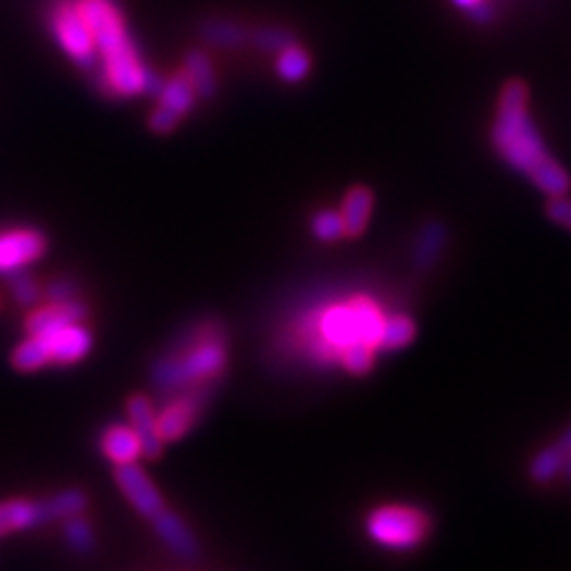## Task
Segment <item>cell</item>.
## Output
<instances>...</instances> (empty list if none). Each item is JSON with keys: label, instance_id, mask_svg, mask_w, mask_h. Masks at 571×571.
<instances>
[{"label": "cell", "instance_id": "4", "mask_svg": "<svg viewBox=\"0 0 571 571\" xmlns=\"http://www.w3.org/2000/svg\"><path fill=\"white\" fill-rule=\"evenodd\" d=\"M384 320L386 316L381 314L378 305H374L372 300H350L324 312L322 336L328 346H334L338 352L352 346V343H370V346L378 348V336Z\"/></svg>", "mask_w": 571, "mask_h": 571}, {"label": "cell", "instance_id": "9", "mask_svg": "<svg viewBox=\"0 0 571 571\" xmlns=\"http://www.w3.org/2000/svg\"><path fill=\"white\" fill-rule=\"evenodd\" d=\"M114 484L120 486L124 498L132 502L134 510L146 519H152L167 507L160 488L152 484L148 474L136 462L114 464Z\"/></svg>", "mask_w": 571, "mask_h": 571}, {"label": "cell", "instance_id": "31", "mask_svg": "<svg viewBox=\"0 0 571 571\" xmlns=\"http://www.w3.org/2000/svg\"><path fill=\"white\" fill-rule=\"evenodd\" d=\"M76 296H79V284H76L72 276L50 278L48 286L44 288V298L48 302H65V300H74Z\"/></svg>", "mask_w": 571, "mask_h": 571}, {"label": "cell", "instance_id": "17", "mask_svg": "<svg viewBox=\"0 0 571 571\" xmlns=\"http://www.w3.org/2000/svg\"><path fill=\"white\" fill-rule=\"evenodd\" d=\"M374 210V194L372 188L367 186H352L346 198H343L340 214H343V224H346V236L348 238H358L364 234L367 224H370Z\"/></svg>", "mask_w": 571, "mask_h": 571}, {"label": "cell", "instance_id": "7", "mask_svg": "<svg viewBox=\"0 0 571 571\" xmlns=\"http://www.w3.org/2000/svg\"><path fill=\"white\" fill-rule=\"evenodd\" d=\"M196 98L198 96L194 91V86H190L188 76L184 74V70L179 74H174L172 79H164L160 94H158V105L152 108L150 117H148V129L160 136L172 134L186 114L194 110Z\"/></svg>", "mask_w": 571, "mask_h": 571}, {"label": "cell", "instance_id": "13", "mask_svg": "<svg viewBox=\"0 0 571 571\" xmlns=\"http://www.w3.org/2000/svg\"><path fill=\"white\" fill-rule=\"evenodd\" d=\"M150 524L156 529V536L164 543V548L174 553L176 557L190 562L200 555V543L196 538V533L188 529V524L174 510L164 507L160 514L150 519Z\"/></svg>", "mask_w": 571, "mask_h": 571}, {"label": "cell", "instance_id": "26", "mask_svg": "<svg viewBox=\"0 0 571 571\" xmlns=\"http://www.w3.org/2000/svg\"><path fill=\"white\" fill-rule=\"evenodd\" d=\"M5 278H8V284H10V294H12V298H15V302L20 305V308H36L38 300L44 298L41 284H38L27 270L12 272Z\"/></svg>", "mask_w": 571, "mask_h": 571}, {"label": "cell", "instance_id": "11", "mask_svg": "<svg viewBox=\"0 0 571 571\" xmlns=\"http://www.w3.org/2000/svg\"><path fill=\"white\" fill-rule=\"evenodd\" d=\"M126 417H129V426L141 440V452L146 460H158L164 450V440L158 431V412L152 408V400L144 393H136V396L126 400Z\"/></svg>", "mask_w": 571, "mask_h": 571}, {"label": "cell", "instance_id": "8", "mask_svg": "<svg viewBox=\"0 0 571 571\" xmlns=\"http://www.w3.org/2000/svg\"><path fill=\"white\" fill-rule=\"evenodd\" d=\"M48 240L38 228L17 226L0 232V276L27 270L29 264L46 256Z\"/></svg>", "mask_w": 571, "mask_h": 571}, {"label": "cell", "instance_id": "25", "mask_svg": "<svg viewBox=\"0 0 571 571\" xmlns=\"http://www.w3.org/2000/svg\"><path fill=\"white\" fill-rule=\"evenodd\" d=\"M62 538H65L70 548L79 555H91L96 548L94 526L84 514H72L62 519Z\"/></svg>", "mask_w": 571, "mask_h": 571}, {"label": "cell", "instance_id": "3", "mask_svg": "<svg viewBox=\"0 0 571 571\" xmlns=\"http://www.w3.org/2000/svg\"><path fill=\"white\" fill-rule=\"evenodd\" d=\"M226 370V343L220 334H198L194 346L156 364L152 376L164 390H176L222 376Z\"/></svg>", "mask_w": 571, "mask_h": 571}, {"label": "cell", "instance_id": "35", "mask_svg": "<svg viewBox=\"0 0 571 571\" xmlns=\"http://www.w3.org/2000/svg\"><path fill=\"white\" fill-rule=\"evenodd\" d=\"M564 467H567V474H569V479H571V460H567Z\"/></svg>", "mask_w": 571, "mask_h": 571}, {"label": "cell", "instance_id": "18", "mask_svg": "<svg viewBox=\"0 0 571 571\" xmlns=\"http://www.w3.org/2000/svg\"><path fill=\"white\" fill-rule=\"evenodd\" d=\"M88 505H91V498H88V493L84 488H76V486L62 488L41 500L44 524L62 522V519H67L72 514H84L88 510Z\"/></svg>", "mask_w": 571, "mask_h": 571}, {"label": "cell", "instance_id": "29", "mask_svg": "<svg viewBox=\"0 0 571 571\" xmlns=\"http://www.w3.org/2000/svg\"><path fill=\"white\" fill-rule=\"evenodd\" d=\"M564 464H567V457L560 448L557 446L545 448L536 455V460L531 462V479L538 481V484H545V481L555 479L557 472L564 469Z\"/></svg>", "mask_w": 571, "mask_h": 571}, {"label": "cell", "instance_id": "24", "mask_svg": "<svg viewBox=\"0 0 571 571\" xmlns=\"http://www.w3.org/2000/svg\"><path fill=\"white\" fill-rule=\"evenodd\" d=\"M417 336V324L410 320L408 314H393L386 316L384 326H381L378 336V348L381 350H400L410 346Z\"/></svg>", "mask_w": 571, "mask_h": 571}, {"label": "cell", "instance_id": "19", "mask_svg": "<svg viewBox=\"0 0 571 571\" xmlns=\"http://www.w3.org/2000/svg\"><path fill=\"white\" fill-rule=\"evenodd\" d=\"M184 74L188 76V82L194 86V91L200 100H212L218 96V88H220L218 74H214L208 53H202V50H190L184 60Z\"/></svg>", "mask_w": 571, "mask_h": 571}, {"label": "cell", "instance_id": "5", "mask_svg": "<svg viewBox=\"0 0 571 571\" xmlns=\"http://www.w3.org/2000/svg\"><path fill=\"white\" fill-rule=\"evenodd\" d=\"M367 536L390 550H414L426 538L429 519L408 505H386L367 517Z\"/></svg>", "mask_w": 571, "mask_h": 571}, {"label": "cell", "instance_id": "15", "mask_svg": "<svg viewBox=\"0 0 571 571\" xmlns=\"http://www.w3.org/2000/svg\"><path fill=\"white\" fill-rule=\"evenodd\" d=\"M100 450L112 464H129L136 462L141 452V440H138L136 431L124 424H110L100 434Z\"/></svg>", "mask_w": 571, "mask_h": 571}, {"label": "cell", "instance_id": "10", "mask_svg": "<svg viewBox=\"0 0 571 571\" xmlns=\"http://www.w3.org/2000/svg\"><path fill=\"white\" fill-rule=\"evenodd\" d=\"M88 316H91V310H88V305L79 298L65 302H48L44 308H38L36 305V308L27 314L24 328H27L29 336H48L65 324L86 322Z\"/></svg>", "mask_w": 571, "mask_h": 571}, {"label": "cell", "instance_id": "22", "mask_svg": "<svg viewBox=\"0 0 571 571\" xmlns=\"http://www.w3.org/2000/svg\"><path fill=\"white\" fill-rule=\"evenodd\" d=\"M200 38L218 48H240L244 44H248L250 32L244 27V24L232 20H208L200 24Z\"/></svg>", "mask_w": 571, "mask_h": 571}, {"label": "cell", "instance_id": "20", "mask_svg": "<svg viewBox=\"0 0 571 571\" xmlns=\"http://www.w3.org/2000/svg\"><path fill=\"white\" fill-rule=\"evenodd\" d=\"M10 364H12V370L24 372V374L38 372V370H44V367L53 364L46 338L27 334V338L17 343L15 350L10 352Z\"/></svg>", "mask_w": 571, "mask_h": 571}, {"label": "cell", "instance_id": "34", "mask_svg": "<svg viewBox=\"0 0 571 571\" xmlns=\"http://www.w3.org/2000/svg\"><path fill=\"white\" fill-rule=\"evenodd\" d=\"M557 448H560V450L564 452L567 460H571V429H567L564 434H562V438L557 440Z\"/></svg>", "mask_w": 571, "mask_h": 571}, {"label": "cell", "instance_id": "6", "mask_svg": "<svg viewBox=\"0 0 571 571\" xmlns=\"http://www.w3.org/2000/svg\"><path fill=\"white\" fill-rule=\"evenodd\" d=\"M50 32H53L55 41L60 44L62 50H65L67 58L76 67H82L86 72L96 70L98 50H96L94 34L88 29V24L84 22L74 0L72 3H58L53 8V12H50Z\"/></svg>", "mask_w": 571, "mask_h": 571}, {"label": "cell", "instance_id": "28", "mask_svg": "<svg viewBox=\"0 0 571 571\" xmlns=\"http://www.w3.org/2000/svg\"><path fill=\"white\" fill-rule=\"evenodd\" d=\"M310 232L316 240H324V244H334V240L346 238L343 214L336 210H320L310 222Z\"/></svg>", "mask_w": 571, "mask_h": 571}, {"label": "cell", "instance_id": "21", "mask_svg": "<svg viewBox=\"0 0 571 571\" xmlns=\"http://www.w3.org/2000/svg\"><path fill=\"white\" fill-rule=\"evenodd\" d=\"M443 246H446V226L440 222H426L417 236V246L412 252L417 270H429L438 260Z\"/></svg>", "mask_w": 571, "mask_h": 571}, {"label": "cell", "instance_id": "27", "mask_svg": "<svg viewBox=\"0 0 571 571\" xmlns=\"http://www.w3.org/2000/svg\"><path fill=\"white\" fill-rule=\"evenodd\" d=\"M248 41L258 50H262V53H278V50L296 44V34L284 27H272V24H266V27L252 29Z\"/></svg>", "mask_w": 571, "mask_h": 571}, {"label": "cell", "instance_id": "36", "mask_svg": "<svg viewBox=\"0 0 571 571\" xmlns=\"http://www.w3.org/2000/svg\"><path fill=\"white\" fill-rule=\"evenodd\" d=\"M0 308H3V300H0Z\"/></svg>", "mask_w": 571, "mask_h": 571}, {"label": "cell", "instance_id": "14", "mask_svg": "<svg viewBox=\"0 0 571 571\" xmlns=\"http://www.w3.org/2000/svg\"><path fill=\"white\" fill-rule=\"evenodd\" d=\"M200 414V400L194 396H184L167 402L158 414V431L164 443H174L184 438L190 426L196 424Z\"/></svg>", "mask_w": 571, "mask_h": 571}, {"label": "cell", "instance_id": "12", "mask_svg": "<svg viewBox=\"0 0 571 571\" xmlns=\"http://www.w3.org/2000/svg\"><path fill=\"white\" fill-rule=\"evenodd\" d=\"M41 338H46L48 343L50 360H53V364L82 362L94 348V334H91V328L86 326V322L65 324V326H60L58 332L41 336Z\"/></svg>", "mask_w": 571, "mask_h": 571}, {"label": "cell", "instance_id": "2", "mask_svg": "<svg viewBox=\"0 0 571 571\" xmlns=\"http://www.w3.org/2000/svg\"><path fill=\"white\" fill-rule=\"evenodd\" d=\"M74 3L94 34L100 74L108 91L117 98L146 96L150 70L136 53L120 8L112 0H74Z\"/></svg>", "mask_w": 571, "mask_h": 571}, {"label": "cell", "instance_id": "33", "mask_svg": "<svg viewBox=\"0 0 571 571\" xmlns=\"http://www.w3.org/2000/svg\"><path fill=\"white\" fill-rule=\"evenodd\" d=\"M452 5L472 12V17H476L479 22H488V17H493L488 0H452Z\"/></svg>", "mask_w": 571, "mask_h": 571}, {"label": "cell", "instance_id": "16", "mask_svg": "<svg viewBox=\"0 0 571 571\" xmlns=\"http://www.w3.org/2000/svg\"><path fill=\"white\" fill-rule=\"evenodd\" d=\"M34 526H44L41 500L12 498L0 502V536L27 531Z\"/></svg>", "mask_w": 571, "mask_h": 571}, {"label": "cell", "instance_id": "1", "mask_svg": "<svg viewBox=\"0 0 571 571\" xmlns=\"http://www.w3.org/2000/svg\"><path fill=\"white\" fill-rule=\"evenodd\" d=\"M493 148L512 170L529 176L543 194L567 196L571 179L557 162L529 120V86L522 79H510L498 98V117L491 129Z\"/></svg>", "mask_w": 571, "mask_h": 571}, {"label": "cell", "instance_id": "23", "mask_svg": "<svg viewBox=\"0 0 571 571\" xmlns=\"http://www.w3.org/2000/svg\"><path fill=\"white\" fill-rule=\"evenodd\" d=\"M276 74H278V79L286 82V84H300L308 79V74H310V67H312V58L308 50H305L302 46L296 44H290L288 48L284 50H278L276 53Z\"/></svg>", "mask_w": 571, "mask_h": 571}, {"label": "cell", "instance_id": "32", "mask_svg": "<svg viewBox=\"0 0 571 571\" xmlns=\"http://www.w3.org/2000/svg\"><path fill=\"white\" fill-rule=\"evenodd\" d=\"M545 212H548V218L553 222H557L571 232V200L567 196H553L548 200V206H545Z\"/></svg>", "mask_w": 571, "mask_h": 571}, {"label": "cell", "instance_id": "30", "mask_svg": "<svg viewBox=\"0 0 571 571\" xmlns=\"http://www.w3.org/2000/svg\"><path fill=\"white\" fill-rule=\"evenodd\" d=\"M374 352L376 348L370 343H352V346L340 350V362L350 374H370L374 367Z\"/></svg>", "mask_w": 571, "mask_h": 571}]
</instances>
